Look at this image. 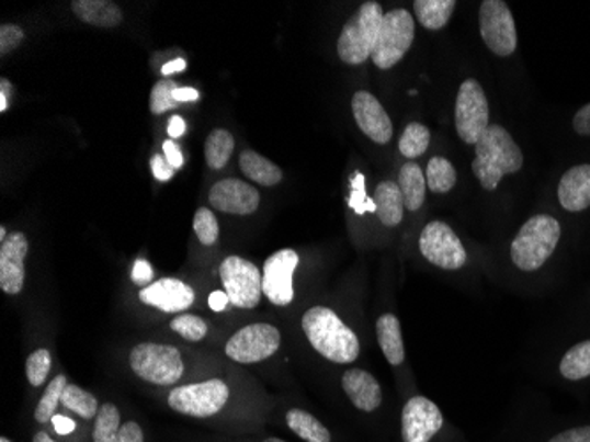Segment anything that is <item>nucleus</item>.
I'll return each mask as SVG.
<instances>
[{
    "mask_svg": "<svg viewBox=\"0 0 590 442\" xmlns=\"http://www.w3.org/2000/svg\"><path fill=\"white\" fill-rule=\"evenodd\" d=\"M219 279L228 299L237 308L251 310L262 297V273L250 260L242 257H227L219 265Z\"/></svg>",
    "mask_w": 590,
    "mask_h": 442,
    "instance_id": "nucleus-9",
    "label": "nucleus"
},
{
    "mask_svg": "<svg viewBox=\"0 0 590 442\" xmlns=\"http://www.w3.org/2000/svg\"><path fill=\"white\" fill-rule=\"evenodd\" d=\"M236 140L227 129H214L205 140V161L213 170H222L232 156Z\"/></svg>",
    "mask_w": 590,
    "mask_h": 442,
    "instance_id": "nucleus-29",
    "label": "nucleus"
},
{
    "mask_svg": "<svg viewBox=\"0 0 590 442\" xmlns=\"http://www.w3.org/2000/svg\"><path fill=\"white\" fill-rule=\"evenodd\" d=\"M0 442H11V441L8 438H2V439H0Z\"/></svg>",
    "mask_w": 590,
    "mask_h": 442,
    "instance_id": "nucleus-55",
    "label": "nucleus"
},
{
    "mask_svg": "<svg viewBox=\"0 0 590 442\" xmlns=\"http://www.w3.org/2000/svg\"><path fill=\"white\" fill-rule=\"evenodd\" d=\"M32 442H57L54 441V439L48 435L46 432H37L36 435H34V439H32Z\"/></svg>",
    "mask_w": 590,
    "mask_h": 442,
    "instance_id": "nucleus-53",
    "label": "nucleus"
},
{
    "mask_svg": "<svg viewBox=\"0 0 590 442\" xmlns=\"http://www.w3.org/2000/svg\"><path fill=\"white\" fill-rule=\"evenodd\" d=\"M559 372L566 381H571V383L590 377V338L575 343L564 352Z\"/></svg>",
    "mask_w": 590,
    "mask_h": 442,
    "instance_id": "nucleus-27",
    "label": "nucleus"
},
{
    "mask_svg": "<svg viewBox=\"0 0 590 442\" xmlns=\"http://www.w3.org/2000/svg\"><path fill=\"white\" fill-rule=\"evenodd\" d=\"M564 227L554 213H534L514 236L509 256L523 273H536L545 268L563 242Z\"/></svg>",
    "mask_w": 590,
    "mask_h": 442,
    "instance_id": "nucleus-2",
    "label": "nucleus"
},
{
    "mask_svg": "<svg viewBox=\"0 0 590 442\" xmlns=\"http://www.w3.org/2000/svg\"><path fill=\"white\" fill-rule=\"evenodd\" d=\"M548 442H590V427L566 430V432L557 433Z\"/></svg>",
    "mask_w": 590,
    "mask_h": 442,
    "instance_id": "nucleus-45",
    "label": "nucleus"
},
{
    "mask_svg": "<svg viewBox=\"0 0 590 442\" xmlns=\"http://www.w3.org/2000/svg\"><path fill=\"white\" fill-rule=\"evenodd\" d=\"M68 386V378L66 375L59 374L57 377H54L48 388L43 393L42 400L37 404L36 412H34V418H36L37 423H50L55 418V410L63 401L64 389Z\"/></svg>",
    "mask_w": 590,
    "mask_h": 442,
    "instance_id": "nucleus-32",
    "label": "nucleus"
},
{
    "mask_svg": "<svg viewBox=\"0 0 590 442\" xmlns=\"http://www.w3.org/2000/svg\"><path fill=\"white\" fill-rule=\"evenodd\" d=\"M288 429L306 442H331V432L315 416L303 409L286 412Z\"/></svg>",
    "mask_w": 590,
    "mask_h": 442,
    "instance_id": "nucleus-28",
    "label": "nucleus"
},
{
    "mask_svg": "<svg viewBox=\"0 0 590 442\" xmlns=\"http://www.w3.org/2000/svg\"><path fill=\"white\" fill-rule=\"evenodd\" d=\"M170 328L188 342H201L209 331V326L198 315L182 314L170 322Z\"/></svg>",
    "mask_w": 590,
    "mask_h": 442,
    "instance_id": "nucleus-36",
    "label": "nucleus"
},
{
    "mask_svg": "<svg viewBox=\"0 0 590 442\" xmlns=\"http://www.w3.org/2000/svg\"><path fill=\"white\" fill-rule=\"evenodd\" d=\"M23 39H25V33L22 27L13 23H4L0 27V54H10L22 45Z\"/></svg>",
    "mask_w": 590,
    "mask_h": 442,
    "instance_id": "nucleus-39",
    "label": "nucleus"
},
{
    "mask_svg": "<svg viewBox=\"0 0 590 442\" xmlns=\"http://www.w3.org/2000/svg\"><path fill=\"white\" fill-rule=\"evenodd\" d=\"M525 156L513 135L500 126L490 124L476 144L473 172L488 192H496L506 175L522 172Z\"/></svg>",
    "mask_w": 590,
    "mask_h": 442,
    "instance_id": "nucleus-1",
    "label": "nucleus"
},
{
    "mask_svg": "<svg viewBox=\"0 0 590 442\" xmlns=\"http://www.w3.org/2000/svg\"><path fill=\"white\" fill-rule=\"evenodd\" d=\"M63 404L64 407L77 412L78 416H82L83 420H92L100 412V406H98L94 395L78 388L75 384H68L64 389Z\"/></svg>",
    "mask_w": 590,
    "mask_h": 442,
    "instance_id": "nucleus-34",
    "label": "nucleus"
},
{
    "mask_svg": "<svg viewBox=\"0 0 590 442\" xmlns=\"http://www.w3.org/2000/svg\"><path fill=\"white\" fill-rule=\"evenodd\" d=\"M188 63L184 59H173L170 60V63H167V65L161 68V73L164 75V77H169V75L179 73V71H184L186 69Z\"/></svg>",
    "mask_w": 590,
    "mask_h": 442,
    "instance_id": "nucleus-51",
    "label": "nucleus"
},
{
    "mask_svg": "<svg viewBox=\"0 0 590 442\" xmlns=\"http://www.w3.org/2000/svg\"><path fill=\"white\" fill-rule=\"evenodd\" d=\"M456 179H458V173L450 160H445L442 156H433L432 160L428 161L427 184L433 193L451 192L456 184Z\"/></svg>",
    "mask_w": 590,
    "mask_h": 442,
    "instance_id": "nucleus-30",
    "label": "nucleus"
},
{
    "mask_svg": "<svg viewBox=\"0 0 590 442\" xmlns=\"http://www.w3.org/2000/svg\"><path fill=\"white\" fill-rule=\"evenodd\" d=\"M364 202H368L366 193H364V178L358 173L354 181V195L350 199V205L358 211L359 215H363L364 211H368V204H364Z\"/></svg>",
    "mask_w": 590,
    "mask_h": 442,
    "instance_id": "nucleus-44",
    "label": "nucleus"
},
{
    "mask_svg": "<svg viewBox=\"0 0 590 442\" xmlns=\"http://www.w3.org/2000/svg\"><path fill=\"white\" fill-rule=\"evenodd\" d=\"M71 10L78 20L101 29H114L123 22V11L110 0H73Z\"/></svg>",
    "mask_w": 590,
    "mask_h": 442,
    "instance_id": "nucleus-21",
    "label": "nucleus"
},
{
    "mask_svg": "<svg viewBox=\"0 0 590 442\" xmlns=\"http://www.w3.org/2000/svg\"><path fill=\"white\" fill-rule=\"evenodd\" d=\"M299 264L297 251L285 248L276 251L265 260L262 271V288L269 302L276 306L291 305L294 302L295 268Z\"/></svg>",
    "mask_w": 590,
    "mask_h": 442,
    "instance_id": "nucleus-14",
    "label": "nucleus"
},
{
    "mask_svg": "<svg viewBox=\"0 0 590 442\" xmlns=\"http://www.w3.org/2000/svg\"><path fill=\"white\" fill-rule=\"evenodd\" d=\"M384 11L375 0L364 2L341 29L338 55L345 65L358 66L372 57L377 45Z\"/></svg>",
    "mask_w": 590,
    "mask_h": 442,
    "instance_id": "nucleus-4",
    "label": "nucleus"
},
{
    "mask_svg": "<svg viewBox=\"0 0 590 442\" xmlns=\"http://www.w3.org/2000/svg\"><path fill=\"white\" fill-rule=\"evenodd\" d=\"M555 202L566 215L578 216L590 213V161H578L563 170L555 184Z\"/></svg>",
    "mask_w": 590,
    "mask_h": 442,
    "instance_id": "nucleus-13",
    "label": "nucleus"
},
{
    "mask_svg": "<svg viewBox=\"0 0 590 442\" xmlns=\"http://www.w3.org/2000/svg\"><path fill=\"white\" fill-rule=\"evenodd\" d=\"M303 331L315 351L332 363H352L358 360V335L331 308L314 306L303 317Z\"/></svg>",
    "mask_w": 590,
    "mask_h": 442,
    "instance_id": "nucleus-3",
    "label": "nucleus"
},
{
    "mask_svg": "<svg viewBox=\"0 0 590 442\" xmlns=\"http://www.w3.org/2000/svg\"><path fill=\"white\" fill-rule=\"evenodd\" d=\"M133 372L156 386H173L184 375L181 352L163 343H138L129 354Z\"/></svg>",
    "mask_w": 590,
    "mask_h": 442,
    "instance_id": "nucleus-5",
    "label": "nucleus"
},
{
    "mask_svg": "<svg viewBox=\"0 0 590 442\" xmlns=\"http://www.w3.org/2000/svg\"><path fill=\"white\" fill-rule=\"evenodd\" d=\"M479 31L491 54L511 57L518 48L517 22L502 0H485L479 8Z\"/></svg>",
    "mask_w": 590,
    "mask_h": 442,
    "instance_id": "nucleus-10",
    "label": "nucleus"
},
{
    "mask_svg": "<svg viewBox=\"0 0 590 442\" xmlns=\"http://www.w3.org/2000/svg\"><path fill=\"white\" fill-rule=\"evenodd\" d=\"M163 151L164 158H167V161L172 165L173 169H181L182 165H184V158H182L181 149L175 146V141L164 140Z\"/></svg>",
    "mask_w": 590,
    "mask_h": 442,
    "instance_id": "nucleus-46",
    "label": "nucleus"
},
{
    "mask_svg": "<svg viewBox=\"0 0 590 442\" xmlns=\"http://www.w3.org/2000/svg\"><path fill=\"white\" fill-rule=\"evenodd\" d=\"M264 442H286V441H283V439L271 438V439H265Z\"/></svg>",
    "mask_w": 590,
    "mask_h": 442,
    "instance_id": "nucleus-54",
    "label": "nucleus"
},
{
    "mask_svg": "<svg viewBox=\"0 0 590 442\" xmlns=\"http://www.w3.org/2000/svg\"><path fill=\"white\" fill-rule=\"evenodd\" d=\"M456 0H416V19L428 31H441L450 23Z\"/></svg>",
    "mask_w": 590,
    "mask_h": 442,
    "instance_id": "nucleus-26",
    "label": "nucleus"
},
{
    "mask_svg": "<svg viewBox=\"0 0 590 442\" xmlns=\"http://www.w3.org/2000/svg\"><path fill=\"white\" fill-rule=\"evenodd\" d=\"M150 169H152L155 178L158 179V181H163V183L170 181V179L173 178V173H175V169H173L172 165H170L169 161H167V158L161 155L152 156V160H150Z\"/></svg>",
    "mask_w": 590,
    "mask_h": 442,
    "instance_id": "nucleus-41",
    "label": "nucleus"
},
{
    "mask_svg": "<svg viewBox=\"0 0 590 442\" xmlns=\"http://www.w3.org/2000/svg\"><path fill=\"white\" fill-rule=\"evenodd\" d=\"M52 354L48 349H37L32 352L27 360V378L34 388H39L45 384L46 377L50 374Z\"/></svg>",
    "mask_w": 590,
    "mask_h": 442,
    "instance_id": "nucleus-38",
    "label": "nucleus"
},
{
    "mask_svg": "<svg viewBox=\"0 0 590 442\" xmlns=\"http://www.w3.org/2000/svg\"><path fill=\"white\" fill-rule=\"evenodd\" d=\"M419 251L430 264L441 270H462L467 262L464 242L459 241L453 228L444 222H430L422 228Z\"/></svg>",
    "mask_w": 590,
    "mask_h": 442,
    "instance_id": "nucleus-12",
    "label": "nucleus"
},
{
    "mask_svg": "<svg viewBox=\"0 0 590 442\" xmlns=\"http://www.w3.org/2000/svg\"><path fill=\"white\" fill-rule=\"evenodd\" d=\"M186 132V123L182 120L181 115H173L169 123V135L172 138H179Z\"/></svg>",
    "mask_w": 590,
    "mask_h": 442,
    "instance_id": "nucleus-50",
    "label": "nucleus"
},
{
    "mask_svg": "<svg viewBox=\"0 0 590 442\" xmlns=\"http://www.w3.org/2000/svg\"><path fill=\"white\" fill-rule=\"evenodd\" d=\"M55 432L60 433V435H68V433H73L77 429L73 420H69L66 416H55L54 418Z\"/></svg>",
    "mask_w": 590,
    "mask_h": 442,
    "instance_id": "nucleus-49",
    "label": "nucleus"
},
{
    "mask_svg": "<svg viewBox=\"0 0 590 442\" xmlns=\"http://www.w3.org/2000/svg\"><path fill=\"white\" fill-rule=\"evenodd\" d=\"M230 389L222 378H211L205 383L186 384L170 392L169 406L179 415L191 418H209L218 415L227 406Z\"/></svg>",
    "mask_w": 590,
    "mask_h": 442,
    "instance_id": "nucleus-8",
    "label": "nucleus"
},
{
    "mask_svg": "<svg viewBox=\"0 0 590 442\" xmlns=\"http://www.w3.org/2000/svg\"><path fill=\"white\" fill-rule=\"evenodd\" d=\"M27 253L29 241L22 233H11L0 245V288L10 296L22 292Z\"/></svg>",
    "mask_w": 590,
    "mask_h": 442,
    "instance_id": "nucleus-17",
    "label": "nucleus"
},
{
    "mask_svg": "<svg viewBox=\"0 0 590 442\" xmlns=\"http://www.w3.org/2000/svg\"><path fill=\"white\" fill-rule=\"evenodd\" d=\"M454 124L458 137L468 146H476L490 126V105L476 78H468L459 86L454 106Z\"/></svg>",
    "mask_w": 590,
    "mask_h": 442,
    "instance_id": "nucleus-7",
    "label": "nucleus"
},
{
    "mask_svg": "<svg viewBox=\"0 0 590 442\" xmlns=\"http://www.w3.org/2000/svg\"><path fill=\"white\" fill-rule=\"evenodd\" d=\"M401 195H404L405 207L409 211L421 209L422 202L427 199V175L422 173L421 167L413 161H407L401 167L400 179H398Z\"/></svg>",
    "mask_w": 590,
    "mask_h": 442,
    "instance_id": "nucleus-25",
    "label": "nucleus"
},
{
    "mask_svg": "<svg viewBox=\"0 0 590 442\" xmlns=\"http://www.w3.org/2000/svg\"><path fill=\"white\" fill-rule=\"evenodd\" d=\"M228 303H230V299H228L227 292L225 291L213 292V294L209 296L211 310H227Z\"/></svg>",
    "mask_w": 590,
    "mask_h": 442,
    "instance_id": "nucleus-48",
    "label": "nucleus"
},
{
    "mask_svg": "<svg viewBox=\"0 0 590 442\" xmlns=\"http://www.w3.org/2000/svg\"><path fill=\"white\" fill-rule=\"evenodd\" d=\"M11 92H13V86H11L10 80L2 78L0 80V112L2 114H4L5 110L10 109Z\"/></svg>",
    "mask_w": 590,
    "mask_h": 442,
    "instance_id": "nucleus-47",
    "label": "nucleus"
},
{
    "mask_svg": "<svg viewBox=\"0 0 590 442\" xmlns=\"http://www.w3.org/2000/svg\"><path fill=\"white\" fill-rule=\"evenodd\" d=\"M152 274L155 273H152V268H150V264L149 262H147V260H137V262H135V265H133V283H137V285H140V287H147V285H150Z\"/></svg>",
    "mask_w": 590,
    "mask_h": 442,
    "instance_id": "nucleus-43",
    "label": "nucleus"
},
{
    "mask_svg": "<svg viewBox=\"0 0 590 442\" xmlns=\"http://www.w3.org/2000/svg\"><path fill=\"white\" fill-rule=\"evenodd\" d=\"M430 140H432V133H430V129L424 124L410 123L407 124V128L401 133L398 147H400V152L405 158L416 160V158L427 152Z\"/></svg>",
    "mask_w": 590,
    "mask_h": 442,
    "instance_id": "nucleus-31",
    "label": "nucleus"
},
{
    "mask_svg": "<svg viewBox=\"0 0 590 442\" xmlns=\"http://www.w3.org/2000/svg\"><path fill=\"white\" fill-rule=\"evenodd\" d=\"M140 302L164 314H181L195 303V291L178 279H161L141 288Z\"/></svg>",
    "mask_w": 590,
    "mask_h": 442,
    "instance_id": "nucleus-19",
    "label": "nucleus"
},
{
    "mask_svg": "<svg viewBox=\"0 0 590 442\" xmlns=\"http://www.w3.org/2000/svg\"><path fill=\"white\" fill-rule=\"evenodd\" d=\"M571 129L578 138H590V103L575 112L571 117Z\"/></svg>",
    "mask_w": 590,
    "mask_h": 442,
    "instance_id": "nucleus-40",
    "label": "nucleus"
},
{
    "mask_svg": "<svg viewBox=\"0 0 590 442\" xmlns=\"http://www.w3.org/2000/svg\"><path fill=\"white\" fill-rule=\"evenodd\" d=\"M121 412L114 404H103L100 412L95 416L94 430H92V441L94 442H115L118 430H121Z\"/></svg>",
    "mask_w": 590,
    "mask_h": 442,
    "instance_id": "nucleus-33",
    "label": "nucleus"
},
{
    "mask_svg": "<svg viewBox=\"0 0 590 442\" xmlns=\"http://www.w3.org/2000/svg\"><path fill=\"white\" fill-rule=\"evenodd\" d=\"M193 230H195L196 238L201 239L202 245L213 247L219 238L218 219L214 216L213 211L207 209V207H201L196 211L195 218H193Z\"/></svg>",
    "mask_w": 590,
    "mask_h": 442,
    "instance_id": "nucleus-37",
    "label": "nucleus"
},
{
    "mask_svg": "<svg viewBox=\"0 0 590 442\" xmlns=\"http://www.w3.org/2000/svg\"><path fill=\"white\" fill-rule=\"evenodd\" d=\"M352 112L359 129L381 146L393 138V123L381 101L372 92L359 91L352 98Z\"/></svg>",
    "mask_w": 590,
    "mask_h": 442,
    "instance_id": "nucleus-18",
    "label": "nucleus"
},
{
    "mask_svg": "<svg viewBox=\"0 0 590 442\" xmlns=\"http://www.w3.org/2000/svg\"><path fill=\"white\" fill-rule=\"evenodd\" d=\"M375 213L386 227H396L404 219L405 201L398 184L393 181H382L375 190Z\"/></svg>",
    "mask_w": 590,
    "mask_h": 442,
    "instance_id": "nucleus-22",
    "label": "nucleus"
},
{
    "mask_svg": "<svg viewBox=\"0 0 590 442\" xmlns=\"http://www.w3.org/2000/svg\"><path fill=\"white\" fill-rule=\"evenodd\" d=\"M239 165H241L246 178H250L254 183L262 184V186H276V184L282 183V169L259 152L245 149L239 156Z\"/></svg>",
    "mask_w": 590,
    "mask_h": 442,
    "instance_id": "nucleus-24",
    "label": "nucleus"
},
{
    "mask_svg": "<svg viewBox=\"0 0 590 442\" xmlns=\"http://www.w3.org/2000/svg\"><path fill=\"white\" fill-rule=\"evenodd\" d=\"M178 83L170 80V78H163L159 80L152 91H150V112L156 115L164 114L169 110L178 109L181 103L175 100V91H178Z\"/></svg>",
    "mask_w": 590,
    "mask_h": 442,
    "instance_id": "nucleus-35",
    "label": "nucleus"
},
{
    "mask_svg": "<svg viewBox=\"0 0 590 442\" xmlns=\"http://www.w3.org/2000/svg\"><path fill=\"white\" fill-rule=\"evenodd\" d=\"M282 345L280 329L271 324H250L239 329L225 347V352L230 360L242 365H251L276 354Z\"/></svg>",
    "mask_w": 590,
    "mask_h": 442,
    "instance_id": "nucleus-11",
    "label": "nucleus"
},
{
    "mask_svg": "<svg viewBox=\"0 0 590 442\" xmlns=\"http://www.w3.org/2000/svg\"><path fill=\"white\" fill-rule=\"evenodd\" d=\"M115 442H144V430L137 421H126L118 430Z\"/></svg>",
    "mask_w": 590,
    "mask_h": 442,
    "instance_id": "nucleus-42",
    "label": "nucleus"
},
{
    "mask_svg": "<svg viewBox=\"0 0 590 442\" xmlns=\"http://www.w3.org/2000/svg\"><path fill=\"white\" fill-rule=\"evenodd\" d=\"M444 424V416L435 401L427 397H412L401 412L404 442H430Z\"/></svg>",
    "mask_w": 590,
    "mask_h": 442,
    "instance_id": "nucleus-15",
    "label": "nucleus"
},
{
    "mask_svg": "<svg viewBox=\"0 0 590 442\" xmlns=\"http://www.w3.org/2000/svg\"><path fill=\"white\" fill-rule=\"evenodd\" d=\"M175 100L179 103H184V101H196L198 100V91L193 89V87H179L175 91Z\"/></svg>",
    "mask_w": 590,
    "mask_h": 442,
    "instance_id": "nucleus-52",
    "label": "nucleus"
},
{
    "mask_svg": "<svg viewBox=\"0 0 590 442\" xmlns=\"http://www.w3.org/2000/svg\"><path fill=\"white\" fill-rule=\"evenodd\" d=\"M377 338L378 345L390 365L400 366L405 361V347L398 317L393 314L382 315L377 322Z\"/></svg>",
    "mask_w": 590,
    "mask_h": 442,
    "instance_id": "nucleus-23",
    "label": "nucleus"
},
{
    "mask_svg": "<svg viewBox=\"0 0 590 442\" xmlns=\"http://www.w3.org/2000/svg\"><path fill=\"white\" fill-rule=\"evenodd\" d=\"M416 36V23L407 10H393L384 14L377 45L372 54L373 65L390 69L404 59Z\"/></svg>",
    "mask_w": 590,
    "mask_h": 442,
    "instance_id": "nucleus-6",
    "label": "nucleus"
},
{
    "mask_svg": "<svg viewBox=\"0 0 590 442\" xmlns=\"http://www.w3.org/2000/svg\"><path fill=\"white\" fill-rule=\"evenodd\" d=\"M209 204L214 209L228 215H253L254 211L259 209L260 193L239 179H223L211 190Z\"/></svg>",
    "mask_w": 590,
    "mask_h": 442,
    "instance_id": "nucleus-16",
    "label": "nucleus"
},
{
    "mask_svg": "<svg viewBox=\"0 0 590 442\" xmlns=\"http://www.w3.org/2000/svg\"><path fill=\"white\" fill-rule=\"evenodd\" d=\"M341 386L349 400L363 412H373L382 404V388L377 378L364 370H349L341 378Z\"/></svg>",
    "mask_w": 590,
    "mask_h": 442,
    "instance_id": "nucleus-20",
    "label": "nucleus"
}]
</instances>
